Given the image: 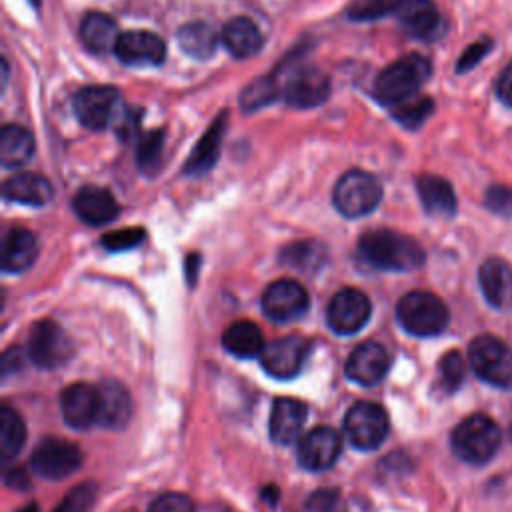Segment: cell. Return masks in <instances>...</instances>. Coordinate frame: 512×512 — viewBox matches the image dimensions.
Listing matches in <instances>:
<instances>
[{"mask_svg":"<svg viewBox=\"0 0 512 512\" xmlns=\"http://www.w3.org/2000/svg\"><path fill=\"white\" fill-rule=\"evenodd\" d=\"M398 322L414 336H436L450 320L446 304L432 292H408L396 306Z\"/></svg>","mask_w":512,"mask_h":512,"instance_id":"cell-4","label":"cell"},{"mask_svg":"<svg viewBox=\"0 0 512 512\" xmlns=\"http://www.w3.org/2000/svg\"><path fill=\"white\" fill-rule=\"evenodd\" d=\"M118 90L114 86H86L74 94L72 108L88 130H104L116 114Z\"/></svg>","mask_w":512,"mask_h":512,"instance_id":"cell-11","label":"cell"},{"mask_svg":"<svg viewBox=\"0 0 512 512\" xmlns=\"http://www.w3.org/2000/svg\"><path fill=\"white\" fill-rule=\"evenodd\" d=\"M382 198L380 182L364 172V170H350L334 186V206L346 218H362L370 214Z\"/></svg>","mask_w":512,"mask_h":512,"instance_id":"cell-6","label":"cell"},{"mask_svg":"<svg viewBox=\"0 0 512 512\" xmlns=\"http://www.w3.org/2000/svg\"><path fill=\"white\" fill-rule=\"evenodd\" d=\"M496 94L500 102H504L506 106H512V62L500 72L496 80Z\"/></svg>","mask_w":512,"mask_h":512,"instance_id":"cell-47","label":"cell"},{"mask_svg":"<svg viewBox=\"0 0 512 512\" xmlns=\"http://www.w3.org/2000/svg\"><path fill=\"white\" fill-rule=\"evenodd\" d=\"M306 404L296 400V398H276L272 402L270 410V438L276 444H292L294 440H300L302 428L306 422Z\"/></svg>","mask_w":512,"mask_h":512,"instance_id":"cell-19","label":"cell"},{"mask_svg":"<svg viewBox=\"0 0 512 512\" xmlns=\"http://www.w3.org/2000/svg\"><path fill=\"white\" fill-rule=\"evenodd\" d=\"M38 256V240L26 228H12L2 242L4 272H24Z\"/></svg>","mask_w":512,"mask_h":512,"instance_id":"cell-25","label":"cell"},{"mask_svg":"<svg viewBox=\"0 0 512 512\" xmlns=\"http://www.w3.org/2000/svg\"><path fill=\"white\" fill-rule=\"evenodd\" d=\"M468 360L476 376L492 386H512V350L500 338L482 334L470 342Z\"/></svg>","mask_w":512,"mask_h":512,"instance_id":"cell-5","label":"cell"},{"mask_svg":"<svg viewBox=\"0 0 512 512\" xmlns=\"http://www.w3.org/2000/svg\"><path fill=\"white\" fill-rule=\"evenodd\" d=\"M162 148H164V130L148 132L138 144V152H136L138 168L146 174H154L160 168Z\"/></svg>","mask_w":512,"mask_h":512,"instance_id":"cell-36","label":"cell"},{"mask_svg":"<svg viewBox=\"0 0 512 512\" xmlns=\"http://www.w3.org/2000/svg\"><path fill=\"white\" fill-rule=\"evenodd\" d=\"M150 512H194V504L184 494L168 492L152 502Z\"/></svg>","mask_w":512,"mask_h":512,"instance_id":"cell-44","label":"cell"},{"mask_svg":"<svg viewBox=\"0 0 512 512\" xmlns=\"http://www.w3.org/2000/svg\"><path fill=\"white\" fill-rule=\"evenodd\" d=\"M402 0H368L358 4L352 12L350 18L356 20H372V18H382L386 14H396L400 8Z\"/></svg>","mask_w":512,"mask_h":512,"instance_id":"cell-42","label":"cell"},{"mask_svg":"<svg viewBox=\"0 0 512 512\" xmlns=\"http://www.w3.org/2000/svg\"><path fill=\"white\" fill-rule=\"evenodd\" d=\"M328 96L330 78L318 68L296 70L284 86V100L292 108H314L324 104Z\"/></svg>","mask_w":512,"mask_h":512,"instance_id":"cell-17","label":"cell"},{"mask_svg":"<svg viewBox=\"0 0 512 512\" xmlns=\"http://www.w3.org/2000/svg\"><path fill=\"white\" fill-rule=\"evenodd\" d=\"M438 372H440L442 390L444 392H454L462 384L464 374H466V364H464V358L460 356V352L452 350V352L444 354L442 360H440Z\"/></svg>","mask_w":512,"mask_h":512,"instance_id":"cell-38","label":"cell"},{"mask_svg":"<svg viewBox=\"0 0 512 512\" xmlns=\"http://www.w3.org/2000/svg\"><path fill=\"white\" fill-rule=\"evenodd\" d=\"M324 258H326V248L316 240H302V242L288 244L280 254V260L286 266L304 270V272L318 270L324 264Z\"/></svg>","mask_w":512,"mask_h":512,"instance_id":"cell-34","label":"cell"},{"mask_svg":"<svg viewBox=\"0 0 512 512\" xmlns=\"http://www.w3.org/2000/svg\"><path fill=\"white\" fill-rule=\"evenodd\" d=\"M500 442L502 432L498 424L484 414L464 418L450 436L452 452L468 464H486L500 448Z\"/></svg>","mask_w":512,"mask_h":512,"instance_id":"cell-3","label":"cell"},{"mask_svg":"<svg viewBox=\"0 0 512 512\" xmlns=\"http://www.w3.org/2000/svg\"><path fill=\"white\" fill-rule=\"evenodd\" d=\"M490 46H492L490 40H480V42L470 44V46L462 52V56L458 58L456 70H458V72H466V70L474 68V66L490 52Z\"/></svg>","mask_w":512,"mask_h":512,"instance_id":"cell-45","label":"cell"},{"mask_svg":"<svg viewBox=\"0 0 512 512\" xmlns=\"http://www.w3.org/2000/svg\"><path fill=\"white\" fill-rule=\"evenodd\" d=\"M18 512H38V506L32 502V504L24 506V508H22V510H18Z\"/></svg>","mask_w":512,"mask_h":512,"instance_id":"cell-51","label":"cell"},{"mask_svg":"<svg viewBox=\"0 0 512 512\" xmlns=\"http://www.w3.org/2000/svg\"><path fill=\"white\" fill-rule=\"evenodd\" d=\"M510 436H512V428H510Z\"/></svg>","mask_w":512,"mask_h":512,"instance_id":"cell-52","label":"cell"},{"mask_svg":"<svg viewBox=\"0 0 512 512\" xmlns=\"http://www.w3.org/2000/svg\"><path fill=\"white\" fill-rule=\"evenodd\" d=\"M222 42L232 56L250 58L260 50L262 34L250 18L236 16L224 24Z\"/></svg>","mask_w":512,"mask_h":512,"instance_id":"cell-28","label":"cell"},{"mask_svg":"<svg viewBox=\"0 0 512 512\" xmlns=\"http://www.w3.org/2000/svg\"><path fill=\"white\" fill-rule=\"evenodd\" d=\"M60 408H62V418L72 428L82 430L92 424H98L100 390L86 382H74L62 390Z\"/></svg>","mask_w":512,"mask_h":512,"instance_id":"cell-16","label":"cell"},{"mask_svg":"<svg viewBox=\"0 0 512 512\" xmlns=\"http://www.w3.org/2000/svg\"><path fill=\"white\" fill-rule=\"evenodd\" d=\"M82 466V452L76 444L62 438H44L32 452L30 468L44 478L60 480Z\"/></svg>","mask_w":512,"mask_h":512,"instance_id":"cell-9","label":"cell"},{"mask_svg":"<svg viewBox=\"0 0 512 512\" xmlns=\"http://www.w3.org/2000/svg\"><path fill=\"white\" fill-rule=\"evenodd\" d=\"M72 208L76 216L90 226H104L112 222L120 212L114 196L100 186L80 188L72 200Z\"/></svg>","mask_w":512,"mask_h":512,"instance_id":"cell-20","label":"cell"},{"mask_svg":"<svg viewBox=\"0 0 512 512\" xmlns=\"http://www.w3.org/2000/svg\"><path fill=\"white\" fill-rule=\"evenodd\" d=\"M306 352H308L306 338L296 334L284 336L264 346L260 354V364L274 378H292L302 370Z\"/></svg>","mask_w":512,"mask_h":512,"instance_id":"cell-14","label":"cell"},{"mask_svg":"<svg viewBox=\"0 0 512 512\" xmlns=\"http://www.w3.org/2000/svg\"><path fill=\"white\" fill-rule=\"evenodd\" d=\"M4 198L18 202V204H26V206H44L54 198V190L52 184L34 172H22L16 176H10L4 182Z\"/></svg>","mask_w":512,"mask_h":512,"instance_id":"cell-24","label":"cell"},{"mask_svg":"<svg viewBox=\"0 0 512 512\" xmlns=\"http://www.w3.org/2000/svg\"><path fill=\"white\" fill-rule=\"evenodd\" d=\"M262 310L274 322H290L308 310V292L296 280H276L262 294Z\"/></svg>","mask_w":512,"mask_h":512,"instance_id":"cell-12","label":"cell"},{"mask_svg":"<svg viewBox=\"0 0 512 512\" xmlns=\"http://www.w3.org/2000/svg\"><path fill=\"white\" fill-rule=\"evenodd\" d=\"M222 346L236 358H256L262 354L266 342L262 330L250 320L230 324L222 336Z\"/></svg>","mask_w":512,"mask_h":512,"instance_id":"cell-29","label":"cell"},{"mask_svg":"<svg viewBox=\"0 0 512 512\" xmlns=\"http://www.w3.org/2000/svg\"><path fill=\"white\" fill-rule=\"evenodd\" d=\"M434 112V102L426 96H412L396 106H392V116L406 128L416 130Z\"/></svg>","mask_w":512,"mask_h":512,"instance_id":"cell-35","label":"cell"},{"mask_svg":"<svg viewBox=\"0 0 512 512\" xmlns=\"http://www.w3.org/2000/svg\"><path fill=\"white\" fill-rule=\"evenodd\" d=\"M6 484L12 486V488L24 490V488H28L30 478H28V474H26L22 468H10V470L6 472Z\"/></svg>","mask_w":512,"mask_h":512,"instance_id":"cell-48","label":"cell"},{"mask_svg":"<svg viewBox=\"0 0 512 512\" xmlns=\"http://www.w3.org/2000/svg\"><path fill=\"white\" fill-rule=\"evenodd\" d=\"M114 54L120 62L128 66H156L162 64L166 56V46L154 32L130 30L120 32Z\"/></svg>","mask_w":512,"mask_h":512,"instance_id":"cell-15","label":"cell"},{"mask_svg":"<svg viewBox=\"0 0 512 512\" xmlns=\"http://www.w3.org/2000/svg\"><path fill=\"white\" fill-rule=\"evenodd\" d=\"M98 390H100L98 424L104 428H122L130 420V412H132L128 390L116 380L102 382Z\"/></svg>","mask_w":512,"mask_h":512,"instance_id":"cell-27","label":"cell"},{"mask_svg":"<svg viewBox=\"0 0 512 512\" xmlns=\"http://www.w3.org/2000/svg\"><path fill=\"white\" fill-rule=\"evenodd\" d=\"M486 206L494 212L512 214V190L502 186H492L486 190Z\"/></svg>","mask_w":512,"mask_h":512,"instance_id":"cell-46","label":"cell"},{"mask_svg":"<svg viewBox=\"0 0 512 512\" xmlns=\"http://www.w3.org/2000/svg\"><path fill=\"white\" fill-rule=\"evenodd\" d=\"M118 36L120 32L116 22L102 12H90L80 22V40L92 52L102 54L114 50Z\"/></svg>","mask_w":512,"mask_h":512,"instance_id":"cell-30","label":"cell"},{"mask_svg":"<svg viewBox=\"0 0 512 512\" xmlns=\"http://www.w3.org/2000/svg\"><path fill=\"white\" fill-rule=\"evenodd\" d=\"M20 364H22V352L16 350V348L6 350L4 356H2V374L8 376V374H10V368L16 370V368H20Z\"/></svg>","mask_w":512,"mask_h":512,"instance_id":"cell-49","label":"cell"},{"mask_svg":"<svg viewBox=\"0 0 512 512\" xmlns=\"http://www.w3.org/2000/svg\"><path fill=\"white\" fill-rule=\"evenodd\" d=\"M484 298L494 308L512 306V266L502 258H488L478 272Z\"/></svg>","mask_w":512,"mask_h":512,"instance_id":"cell-22","label":"cell"},{"mask_svg":"<svg viewBox=\"0 0 512 512\" xmlns=\"http://www.w3.org/2000/svg\"><path fill=\"white\" fill-rule=\"evenodd\" d=\"M306 510L308 512H340L342 510L340 494L336 490H332V488L316 490L306 500Z\"/></svg>","mask_w":512,"mask_h":512,"instance_id":"cell-43","label":"cell"},{"mask_svg":"<svg viewBox=\"0 0 512 512\" xmlns=\"http://www.w3.org/2000/svg\"><path fill=\"white\" fill-rule=\"evenodd\" d=\"M178 44L180 48L198 60H206L216 52L218 46V36L214 28L208 22L196 20L188 22L178 30Z\"/></svg>","mask_w":512,"mask_h":512,"instance_id":"cell-32","label":"cell"},{"mask_svg":"<svg viewBox=\"0 0 512 512\" xmlns=\"http://www.w3.org/2000/svg\"><path fill=\"white\" fill-rule=\"evenodd\" d=\"M74 354V344L60 324L54 320H40L32 326L28 338L30 360L44 370L66 364Z\"/></svg>","mask_w":512,"mask_h":512,"instance_id":"cell-8","label":"cell"},{"mask_svg":"<svg viewBox=\"0 0 512 512\" xmlns=\"http://www.w3.org/2000/svg\"><path fill=\"white\" fill-rule=\"evenodd\" d=\"M430 72L432 66L426 56L416 52L406 54L378 74L374 82V96L386 106H396L412 98L430 78Z\"/></svg>","mask_w":512,"mask_h":512,"instance_id":"cell-2","label":"cell"},{"mask_svg":"<svg viewBox=\"0 0 512 512\" xmlns=\"http://www.w3.org/2000/svg\"><path fill=\"white\" fill-rule=\"evenodd\" d=\"M416 188L422 206L430 216L450 218L456 212V196L448 180L434 174H422L416 180Z\"/></svg>","mask_w":512,"mask_h":512,"instance_id":"cell-26","label":"cell"},{"mask_svg":"<svg viewBox=\"0 0 512 512\" xmlns=\"http://www.w3.org/2000/svg\"><path fill=\"white\" fill-rule=\"evenodd\" d=\"M34 154L32 134L16 124H6L0 132V160L6 168L26 164Z\"/></svg>","mask_w":512,"mask_h":512,"instance_id":"cell-31","label":"cell"},{"mask_svg":"<svg viewBox=\"0 0 512 512\" xmlns=\"http://www.w3.org/2000/svg\"><path fill=\"white\" fill-rule=\"evenodd\" d=\"M358 254L378 270L408 272L424 262L422 246L394 230H370L358 240Z\"/></svg>","mask_w":512,"mask_h":512,"instance_id":"cell-1","label":"cell"},{"mask_svg":"<svg viewBox=\"0 0 512 512\" xmlns=\"http://www.w3.org/2000/svg\"><path fill=\"white\" fill-rule=\"evenodd\" d=\"M144 236H146V232L142 228H122V230L104 234L100 238V244L110 252H120V250L134 248L136 244H140L144 240Z\"/></svg>","mask_w":512,"mask_h":512,"instance_id":"cell-41","label":"cell"},{"mask_svg":"<svg viewBox=\"0 0 512 512\" xmlns=\"http://www.w3.org/2000/svg\"><path fill=\"white\" fill-rule=\"evenodd\" d=\"M396 16L404 32L420 40H432L442 24L440 12L432 0H402Z\"/></svg>","mask_w":512,"mask_h":512,"instance_id":"cell-21","label":"cell"},{"mask_svg":"<svg viewBox=\"0 0 512 512\" xmlns=\"http://www.w3.org/2000/svg\"><path fill=\"white\" fill-rule=\"evenodd\" d=\"M278 94V86L274 82V78H260L256 82H252L240 96V102H242V108L244 110H256V108H262L266 106L268 102H272Z\"/></svg>","mask_w":512,"mask_h":512,"instance_id":"cell-37","label":"cell"},{"mask_svg":"<svg viewBox=\"0 0 512 512\" xmlns=\"http://www.w3.org/2000/svg\"><path fill=\"white\" fill-rule=\"evenodd\" d=\"M390 368V354L378 342L358 344L346 360V374L360 386H372L384 378Z\"/></svg>","mask_w":512,"mask_h":512,"instance_id":"cell-18","label":"cell"},{"mask_svg":"<svg viewBox=\"0 0 512 512\" xmlns=\"http://www.w3.org/2000/svg\"><path fill=\"white\" fill-rule=\"evenodd\" d=\"M342 450L340 434L330 426H316L298 440V462L310 472H320L338 460Z\"/></svg>","mask_w":512,"mask_h":512,"instance_id":"cell-13","label":"cell"},{"mask_svg":"<svg viewBox=\"0 0 512 512\" xmlns=\"http://www.w3.org/2000/svg\"><path fill=\"white\" fill-rule=\"evenodd\" d=\"M96 498V486L92 482H84L74 486L62 502L54 508V512H88Z\"/></svg>","mask_w":512,"mask_h":512,"instance_id":"cell-39","label":"cell"},{"mask_svg":"<svg viewBox=\"0 0 512 512\" xmlns=\"http://www.w3.org/2000/svg\"><path fill=\"white\" fill-rule=\"evenodd\" d=\"M118 114H114V132L122 142H132L138 132H140V122H142V110L134 108V106H122L120 110H116Z\"/></svg>","mask_w":512,"mask_h":512,"instance_id":"cell-40","label":"cell"},{"mask_svg":"<svg viewBox=\"0 0 512 512\" xmlns=\"http://www.w3.org/2000/svg\"><path fill=\"white\" fill-rule=\"evenodd\" d=\"M388 414L376 402L360 400L344 416V432L358 450H374L388 436Z\"/></svg>","mask_w":512,"mask_h":512,"instance_id":"cell-7","label":"cell"},{"mask_svg":"<svg viewBox=\"0 0 512 512\" xmlns=\"http://www.w3.org/2000/svg\"><path fill=\"white\" fill-rule=\"evenodd\" d=\"M26 442V424L22 416L10 408L4 406L0 410V454L4 460H10L18 456Z\"/></svg>","mask_w":512,"mask_h":512,"instance_id":"cell-33","label":"cell"},{"mask_svg":"<svg viewBox=\"0 0 512 512\" xmlns=\"http://www.w3.org/2000/svg\"><path fill=\"white\" fill-rule=\"evenodd\" d=\"M226 120H228V114H226V110H222V114L216 116V120L210 124V128L198 140L194 152L188 156V160L184 164V172L188 176H202L216 164V160L220 156L222 136L226 130Z\"/></svg>","mask_w":512,"mask_h":512,"instance_id":"cell-23","label":"cell"},{"mask_svg":"<svg viewBox=\"0 0 512 512\" xmlns=\"http://www.w3.org/2000/svg\"><path fill=\"white\" fill-rule=\"evenodd\" d=\"M200 266V254H190L188 260H186V276H188V282L192 284L194 278H196V270Z\"/></svg>","mask_w":512,"mask_h":512,"instance_id":"cell-50","label":"cell"},{"mask_svg":"<svg viewBox=\"0 0 512 512\" xmlns=\"http://www.w3.org/2000/svg\"><path fill=\"white\" fill-rule=\"evenodd\" d=\"M370 310V300L362 290L342 288L326 308V322L336 334H354L368 322Z\"/></svg>","mask_w":512,"mask_h":512,"instance_id":"cell-10","label":"cell"}]
</instances>
